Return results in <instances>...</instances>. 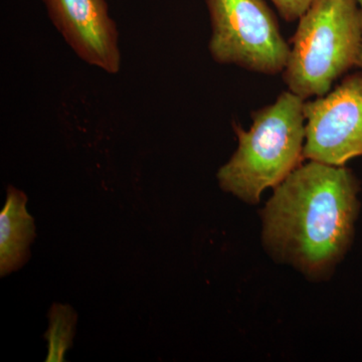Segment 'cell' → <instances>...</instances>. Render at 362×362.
Segmentation results:
<instances>
[{
	"instance_id": "obj_4",
	"label": "cell",
	"mask_w": 362,
	"mask_h": 362,
	"mask_svg": "<svg viewBox=\"0 0 362 362\" xmlns=\"http://www.w3.org/2000/svg\"><path fill=\"white\" fill-rule=\"evenodd\" d=\"M206 4L214 62L263 75L284 71L291 47L264 0H206Z\"/></svg>"
},
{
	"instance_id": "obj_10",
	"label": "cell",
	"mask_w": 362,
	"mask_h": 362,
	"mask_svg": "<svg viewBox=\"0 0 362 362\" xmlns=\"http://www.w3.org/2000/svg\"><path fill=\"white\" fill-rule=\"evenodd\" d=\"M356 66H358V68H361L362 70V45L361 52H359L358 58H357Z\"/></svg>"
},
{
	"instance_id": "obj_5",
	"label": "cell",
	"mask_w": 362,
	"mask_h": 362,
	"mask_svg": "<svg viewBox=\"0 0 362 362\" xmlns=\"http://www.w3.org/2000/svg\"><path fill=\"white\" fill-rule=\"evenodd\" d=\"M304 113L305 159L344 166L362 156V70L324 96L305 101Z\"/></svg>"
},
{
	"instance_id": "obj_6",
	"label": "cell",
	"mask_w": 362,
	"mask_h": 362,
	"mask_svg": "<svg viewBox=\"0 0 362 362\" xmlns=\"http://www.w3.org/2000/svg\"><path fill=\"white\" fill-rule=\"evenodd\" d=\"M52 25L90 66L115 75L121 69L119 33L106 0H44Z\"/></svg>"
},
{
	"instance_id": "obj_1",
	"label": "cell",
	"mask_w": 362,
	"mask_h": 362,
	"mask_svg": "<svg viewBox=\"0 0 362 362\" xmlns=\"http://www.w3.org/2000/svg\"><path fill=\"white\" fill-rule=\"evenodd\" d=\"M357 192L358 182L349 168L302 163L274 188L262 211L267 252L310 280L329 278L351 242Z\"/></svg>"
},
{
	"instance_id": "obj_11",
	"label": "cell",
	"mask_w": 362,
	"mask_h": 362,
	"mask_svg": "<svg viewBox=\"0 0 362 362\" xmlns=\"http://www.w3.org/2000/svg\"><path fill=\"white\" fill-rule=\"evenodd\" d=\"M359 4H361V6L362 7V0H358Z\"/></svg>"
},
{
	"instance_id": "obj_8",
	"label": "cell",
	"mask_w": 362,
	"mask_h": 362,
	"mask_svg": "<svg viewBox=\"0 0 362 362\" xmlns=\"http://www.w3.org/2000/svg\"><path fill=\"white\" fill-rule=\"evenodd\" d=\"M49 326L45 337L49 344L47 362L65 361L66 352L73 344L78 316L76 311L66 304H52L49 312Z\"/></svg>"
},
{
	"instance_id": "obj_9",
	"label": "cell",
	"mask_w": 362,
	"mask_h": 362,
	"mask_svg": "<svg viewBox=\"0 0 362 362\" xmlns=\"http://www.w3.org/2000/svg\"><path fill=\"white\" fill-rule=\"evenodd\" d=\"M285 21L299 20L313 4L314 0H271Z\"/></svg>"
},
{
	"instance_id": "obj_2",
	"label": "cell",
	"mask_w": 362,
	"mask_h": 362,
	"mask_svg": "<svg viewBox=\"0 0 362 362\" xmlns=\"http://www.w3.org/2000/svg\"><path fill=\"white\" fill-rule=\"evenodd\" d=\"M304 105L301 97L285 90L273 104L252 114L249 130L233 124L238 148L216 175L223 192L258 204L266 189L278 187L303 163Z\"/></svg>"
},
{
	"instance_id": "obj_7",
	"label": "cell",
	"mask_w": 362,
	"mask_h": 362,
	"mask_svg": "<svg viewBox=\"0 0 362 362\" xmlns=\"http://www.w3.org/2000/svg\"><path fill=\"white\" fill-rule=\"evenodd\" d=\"M25 192L9 185L6 202L0 213V276L8 275L25 265L35 239V225L26 209Z\"/></svg>"
},
{
	"instance_id": "obj_3",
	"label": "cell",
	"mask_w": 362,
	"mask_h": 362,
	"mask_svg": "<svg viewBox=\"0 0 362 362\" xmlns=\"http://www.w3.org/2000/svg\"><path fill=\"white\" fill-rule=\"evenodd\" d=\"M283 78L288 90L309 100L330 92L356 66L362 45L358 0H314L299 18Z\"/></svg>"
}]
</instances>
